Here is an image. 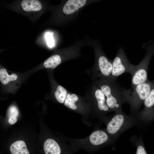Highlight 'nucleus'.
<instances>
[{
    "instance_id": "nucleus-19",
    "label": "nucleus",
    "mask_w": 154,
    "mask_h": 154,
    "mask_svg": "<svg viewBox=\"0 0 154 154\" xmlns=\"http://www.w3.org/2000/svg\"><path fill=\"white\" fill-rule=\"evenodd\" d=\"M8 113L9 117L11 116H15L17 117L19 113L17 108L13 106L9 108L8 110Z\"/></svg>"
},
{
    "instance_id": "nucleus-18",
    "label": "nucleus",
    "mask_w": 154,
    "mask_h": 154,
    "mask_svg": "<svg viewBox=\"0 0 154 154\" xmlns=\"http://www.w3.org/2000/svg\"><path fill=\"white\" fill-rule=\"evenodd\" d=\"M67 90L60 85H58L54 92V96L57 101L63 104L67 95Z\"/></svg>"
},
{
    "instance_id": "nucleus-23",
    "label": "nucleus",
    "mask_w": 154,
    "mask_h": 154,
    "mask_svg": "<svg viewBox=\"0 0 154 154\" xmlns=\"http://www.w3.org/2000/svg\"><path fill=\"white\" fill-rule=\"evenodd\" d=\"M61 1V2H62L64 1L65 0H60Z\"/></svg>"
},
{
    "instance_id": "nucleus-5",
    "label": "nucleus",
    "mask_w": 154,
    "mask_h": 154,
    "mask_svg": "<svg viewBox=\"0 0 154 154\" xmlns=\"http://www.w3.org/2000/svg\"><path fill=\"white\" fill-rule=\"evenodd\" d=\"M143 48L146 53L141 61L134 65L131 74V87L144 83L148 80L147 71L151 60L154 54V40L144 44Z\"/></svg>"
},
{
    "instance_id": "nucleus-7",
    "label": "nucleus",
    "mask_w": 154,
    "mask_h": 154,
    "mask_svg": "<svg viewBox=\"0 0 154 154\" xmlns=\"http://www.w3.org/2000/svg\"><path fill=\"white\" fill-rule=\"evenodd\" d=\"M116 140L107 132L106 129L94 131L86 138L77 140V144L81 148L97 149L110 144Z\"/></svg>"
},
{
    "instance_id": "nucleus-9",
    "label": "nucleus",
    "mask_w": 154,
    "mask_h": 154,
    "mask_svg": "<svg viewBox=\"0 0 154 154\" xmlns=\"http://www.w3.org/2000/svg\"><path fill=\"white\" fill-rule=\"evenodd\" d=\"M143 103V110L139 112L136 117L141 123H146L151 121L154 114V84Z\"/></svg>"
},
{
    "instance_id": "nucleus-6",
    "label": "nucleus",
    "mask_w": 154,
    "mask_h": 154,
    "mask_svg": "<svg viewBox=\"0 0 154 154\" xmlns=\"http://www.w3.org/2000/svg\"><path fill=\"white\" fill-rule=\"evenodd\" d=\"M101 83L100 89L105 95L107 104L111 111H121L122 105L124 103L122 88L116 82Z\"/></svg>"
},
{
    "instance_id": "nucleus-4",
    "label": "nucleus",
    "mask_w": 154,
    "mask_h": 154,
    "mask_svg": "<svg viewBox=\"0 0 154 154\" xmlns=\"http://www.w3.org/2000/svg\"><path fill=\"white\" fill-rule=\"evenodd\" d=\"M107 121L106 129L116 140L123 133L131 128L139 125L141 123L135 116H128L122 110L116 112Z\"/></svg>"
},
{
    "instance_id": "nucleus-8",
    "label": "nucleus",
    "mask_w": 154,
    "mask_h": 154,
    "mask_svg": "<svg viewBox=\"0 0 154 154\" xmlns=\"http://www.w3.org/2000/svg\"><path fill=\"white\" fill-rule=\"evenodd\" d=\"M134 66L129 60L124 49L119 48L112 61V81L115 82L118 76L124 73H129L131 74Z\"/></svg>"
},
{
    "instance_id": "nucleus-11",
    "label": "nucleus",
    "mask_w": 154,
    "mask_h": 154,
    "mask_svg": "<svg viewBox=\"0 0 154 154\" xmlns=\"http://www.w3.org/2000/svg\"><path fill=\"white\" fill-rule=\"evenodd\" d=\"M94 96L96 101L95 109L96 113L100 117L105 119V115L111 112L107 104L105 96L100 88L95 90Z\"/></svg>"
},
{
    "instance_id": "nucleus-10",
    "label": "nucleus",
    "mask_w": 154,
    "mask_h": 154,
    "mask_svg": "<svg viewBox=\"0 0 154 154\" xmlns=\"http://www.w3.org/2000/svg\"><path fill=\"white\" fill-rule=\"evenodd\" d=\"M96 47V52L98 55V64L100 73L103 77L110 78L112 82V62L110 61L103 53L102 49L99 46H97V44Z\"/></svg>"
},
{
    "instance_id": "nucleus-2",
    "label": "nucleus",
    "mask_w": 154,
    "mask_h": 154,
    "mask_svg": "<svg viewBox=\"0 0 154 154\" xmlns=\"http://www.w3.org/2000/svg\"><path fill=\"white\" fill-rule=\"evenodd\" d=\"M50 5L47 0H14L5 6L7 9L25 16L35 23L45 13L49 11Z\"/></svg>"
},
{
    "instance_id": "nucleus-22",
    "label": "nucleus",
    "mask_w": 154,
    "mask_h": 154,
    "mask_svg": "<svg viewBox=\"0 0 154 154\" xmlns=\"http://www.w3.org/2000/svg\"><path fill=\"white\" fill-rule=\"evenodd\" d=\"M154 120V114L153 115L151 119V121Z\"/></svg>"
},
{
    "instance_id": "nucleus-12",
    "label": "nucleus",
    "mask_w": 154,
    "mask_h": 154,
    "mask_svg": "<svg viewBox=\"0 0 154 154\" xmlns=\"http://www.w3.org/2000/svg\"><path fill=\"white\" fill-rule=\"evenodd\" d=\"M79 100V97L76 94L68 93L63 103L69 109L74 112L82 113L83 112L82 111L77 103Z\"/></svg>"
},
{
    "instance_id": "nucleus-13",
    "label": "nucleus",
    "mask_w": 154,
    "mask_h": 154,
    "mask_svg": "<svg viewBox=\"0 0 154 154\" xmlns=\"http://www.w3.org/2000/svg\"><path fill=\"white\" fill-rule=\"evenodd\" d=\"M44 150L46 154H60L61 150L57 143L54 139H48L44 142Z\"/></svg>"
},
{
    "instance_id": "nucleus-15",
    "label": "nucleus",
    "mask_w": 154,
    "mask_h": 154,
    "mask_svg": "<svg viewBox=\"0 0 154 154\" xmlns=\"http://www.w3.org/2000/svg\"><path fill=\"white\" fill-rule=\"evenodd\" d=\"M130 141L134 146L136 147V151L135 154H145L147 153L141 137L138 138L136 136H133L131 137Z\"/></svg>"
},
{
    "instance_id": "nucleus-16",
    "label": "nucleus",
    "mask_w": 154,
    "mask_h": 154,
    "mask_svg": "<svg viewBox=\"0 0 154 154\" xmlns=\"http://www.w3.org/2000/svg\"><path fill=\"white\" fill-rule=\"evenodd\" d=\"M61 62L60 56L58 54H54L46 59L44 65L47 68H54L60 64Z\"/></svg>"
},
{
    "instance_id": "nucleus-17",
    "label": "nucleus",
    "mask_w": 154,
    "mask_h": 154,
    "mask_svg": "<svg viewBox=\"0 0 154 154\" xmlns=\"http://www.w3.org/2000/svg\"><path fill=\"white\" fill-rule=\"evenodd\" d=\"M17 78V75L15 74L9 75L5 68L1 69L0 70V80L4 85L7 84L11 81L16 80Z\"/></svg>"
},
{
    "instance_id": "nucleus-1",
    "label": "nucleus",
    "mask_w": 154,
    "mask_h": 154,
    "mask_svg": "<svg viewBox=\"0 0 154 154\" xmlns=\"http://www.w3.org/2000/svg\"><path fill=\"white\" fill-rule=\"evenodd\" d=\"M100 0H65L57 5H51V16L45 24L60 27L67 25L76 18L84 8Z\"/></svg>"
},
{
    "instance_id": "nucleus-14",
    "label": "nucleus",
    "mask_w": 154,
    "mask_h": 154,
    "mask_svg": "<svg viewBox=\"0 0 154 154\" xmlns=\"http://www.w3.org/2000/svg\"><path fill=\"white\" fill-rule=\"evenodd\" d=\"M10 150L12 154H29L24 141L19 140L15 141L10 146Z\"/></svg>"
},
{
    "instance_id": "nucleus-21",
    "label": "nucleus",
    "mask_w": 154,
    "mask_h": 154,
    "mask_svg": "<svg viewBox=\"0 0 154 154\" xmlns=\"http://www.w3.org/2000/svg\"><path fill=\"white\" fill-rule=\"evenodd\" d=\"M17 121V117L15 116H11L9 117V122L11 125L15 124Z\"/></svg>"
},
{
    "instance_id": "nucleus-3",
    "label": "nucleus",
    "mask_w": 154,
    "mask_h": 154,
    "mask_svg": "<svg viewBox=\"0 0 154 154\" xmlns=\"http://www.w3.org/2000/svg\"><path fill=\"white\" fill-rule=\"evenodd\" d=\"M154 82L148 79L144 83L138 84L129 89L122 88L124 103L130 107L132 115L135 116L139 112L144 100L149 94Z\"/></svg>"
},
{
    "instance_id": "nucleus-20",
    "label": "nucleus",
    "mask_w": 154,
    "mask_h": 154,
    "mask_svg": "<svg viewBox=\"0 0 154 154\" xmlns=\"http://www.w3.org/2000/svg\"><path fill=\"white\" fill-rule=\"evenodd\" d=\"M45 39L47 44L49 47L51 48L54 46V40L52 36H46Z\"/></svg>"
}]
</instances>
